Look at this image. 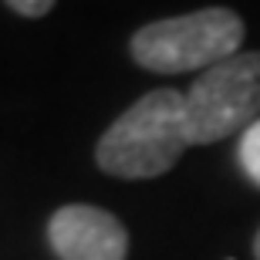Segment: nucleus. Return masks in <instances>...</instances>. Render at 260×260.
<instances>
[{"instance_id":"3","label":"nucleus","mask_w":260,"mask_h":260,"mask_svg":"<svg viewBox=\"0 0 260 260\" xmlns=\"http://www.w3.org/2000/svg\"><path fill=\"white\" fill-rule=\"evenodd\" d=\"M183 112L189 145L243 135L260 118V51H240L203 71L186 91Z\"/></svg>"},{"instance_id":"2","label":"nucleus","mask_w":260,"mask_h":260,"mask_svg":"<svg viewBox=\"0 0 260 260\" xmlns=\"http://www.w3.org/2000/svg\"><path fill=\"white\" fill-rule=\"evenodd\" d=\"M243 17L230 7H203L193 14L152 20L132 34V61L155 75L210 71L213 64L240 54Z\"/></svg>"},{"instance_id":"4","label":"nucleus","mask_w":260,"mask_h":260,"mask_svg":"<svg viewBox=\"0 0 260 260\" xmlns=\"http://www.w3.org/2000/svg\"><path fill=\"white\" fill-rule=\"evenodd\" d=\"M48 240L61 260H125L128 230L115 213L88 203H71L54 210Z\"/></svg>"},{"instance_id":"5","label":"nucleus","mask_w":260,"mask_h":260,"mask_svg":"<svg viewBox=\"0 0 260 260\" xmlns=\"http://www.w3.org/2000/svg\"><path fill=\"white\" fill-rule=\"evenodd\" d=\"M237 159H240L243 176H247L253 186H260V118H257V122H253V125L240 135V145H237Z\"/></svg>"},{"instance_id":"7","label":"nucleus","mask_w":260,"mask_h":260,"mask_svg":"<svg viewBox=\"0 0 260 260\" xmlns=\"http://www.w3.org/2000/svg\"><path fill=\"white\" fill-rule=\"evenodd\" d=\"M253 257L260 260V230H257V237H253Z\"/></svg>"},{"instance_id":"6","label":"nucleus","mask_w":260,"mask_h":260,"mask_svg":"<svg viewBox=\"0 0 260 260\" xmlns=\"http://www.w3.org/2000/svg\"><path fill=\"white\" fill-rule=\"evenodd\" d=\"M7 7L17 10L20 17H44L54 7V0H7Z\"/></svg>"},{"instance_id":"1","label":"nucleus","mask_w":260,"mask_h":260,"mask_svg":"<svg viewBox=\"0 0 260 260\" xmlns=\"http://www.w3.org/2000/svg\"><path fill=\"white\" fill-rule=\"evenodd\" d=\"M186 95L155 88L128 105L95 145V162L115 179H155L169 173L189 149Z\"/></svg>"}]
</instances>
